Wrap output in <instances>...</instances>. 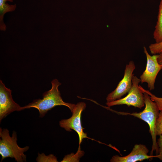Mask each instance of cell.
Here are the masks:
<instances>
[{"mask_svg": "<svg viewBox=\"0 0 162 162\" xmlns=\"http://www.w3.org/2000/svg\"><path fill=\"white\" fill-rule=\"evenodd\" d=\"M51 88L43 94L42 99L34 100L28 105L22 107V110L34 108L39 111V117H44L47 112L56 106H64L68 107L72 112L75 104L64 102L62 100L58 87L62 83L56 79L51 82Z\"/></svg>", "mask_w": 162, "mask_h": 162, "instance_id": "6da1fadb", "label": "cell"}, {"mask_svg": "<svg viewBox=\"0 0 162 162\" xmlns=\"http://www.w3.org/2000/svg\"><path fill=\"white\" fill-rule=\"evenodd\" d=\"M143 93L145 102L144 110L139 112L132 113L125 112H118L122 115H129L136 117L146 122L149 127V132L152 139V146L150 155H152L155 151L156 155L158 154V149L156 139V123L158 118L159 110L156 104L150 98L149 95L146 92L141 90Z\"/></svg>", "mask_w": 162, "mask_h": 162, "instance_id": "7a4b0ae2", "label": "cell"}, {"mask_svg": "<svg viewBox=\"0 0 162 162\" xmlns=\"http://www.w3.org/2000/svg\"><path fill=\"white\" fill-rule=\"evenodd\" d=\"M0 154L1 161L6 158H14L18 162L26 161V155L24 152L29 149L28 146L23 148L19 147L17 143V135L13 131L12 136L9 135L7 129L0 128Z\"/></svg>", "mask_w": 162, "mask_h": 162, "instance_id": "3957f363", "label": "cell"}, {"mask_svg": "<svg viewBox=\"0 0 162 162\" xmlns=\"http://www.w3.org/2000/svg\"><path fill=\"white\" fill-rule=\"evenodd\" d=\"M141 82L140 79L136 76H133L131 88L125 97L110 102L106 104L110 107L117 105H126L141 109L145 106V102L143 92L140 89L139 84Z\"/></svg>", "mask_w": 162, "mask_h": 162, "instance_id": "277c9868", "label": "cell"}, {"mask_svg": "<svg viewBox=\"0 0 162 162\" xmlns=\"http://www.w3.org/2000/svg\"><path fill=\"white\" fill-rule=\"evenodd\" d=\"M86 104L83 102L77 103L72 112V115L68 119L61 120L59 122L60 126L66 130L71 131L73 130L77 133L79 137V144L80 145L83 139L88 138L86 133L83 131L82 126L81 116L82 112L85 109Z\"/></svg>", "mask_w": 162, "mask_h": 162, "instance_id": "5b68a950", "label": "cell"}, {"mask_svg": "<svg viewBox=\"0 0 162 162\" xmlns=\"http://www.w3.org/2000/svg\"><path fill=\"white\" fill-rule=\"evenodd\" d=\"M143 49L146 58L147 63L145 70L140 75V79L142 83H147L148 89L153 90L154 89L157 76L162 69V65L158 62V54L151 56L145 46L143 47Z\"/></svg>", "mask_w": 162, "mask_h": 162, "instance_id": "8992f818", "label": "cell"}, {"mask_svg": "<svg viewBox=\"0 0 162 162\" xmlns=\"http://www.w3.org/2000/svg\"><path fill=\"white\" fill-rule=\"evenodd\" d=\"M134 61H130L126 65L123 78L119 82L116 88L109 93L106 98V102H110L120 99L128 93L131 89L133 73L135 69Z\"/></svg>", "mask_w": 162, "mask_h": 162, "instance_id": "52a82bcc", "label": "cell"}, {"mask_svg": "<svg viewBox=\"0 0 162 162\" xmlns=\"http://www.w3.org/2000/svg\"><path fill=\"white\" fill-rule=\"evenodd\" d=\"M12 91L7 88L0 80V121L15 111L22 110V107L14 102L11 95Z\"/></svg>", "mask_w": 162, "mask_h": 162, "instance_id": "ba28073f", "label": "cell"}, {"mask_svg": "<svg viewBox=\"0 0 162 162\" xmlns=\"http://www.w3.org/2000/svg\"><path fill=\"white\" fill-rule=\"evenodd\" d=\"M149 150L146 146L142 144L135 145L131 152L128 155L120 156L118 155L113 156L110 160L112 162H136L141 161L145 160L158 158V155H148Z\"/></svg>", "mask_w": 162, "mask_h": 162, "instance_id": "9c48e42d", "label": "cell"}, {"mask_svg": "<svg viewBox=\"0 0 162 162\" xmlns=\"http://www.w3.org/2000/svg\"><path fill=\"white\" fill-rule=\"evenodd\" d=\"M7 1L12 2L13 0H0V28L1 31H5L6 29L3 20L4 14L7 12L14 11L16 7V4L9 5L6 3Z\"/></svg>", "mask_w": 162, "mask_h": 162, "instance_id": "30bf717a", "label": "cell"}, {"mask_svg": "<svg viewBox=\"0 0 162 162\" xmlns=\"http://www.w3.org/2000/svg\"><path fill=\"white\" fill-rule=\"evenodd\" d=\"M153 37L155 43H158L162 41V0H161L159 6L157 21Z\"/></svg>", "mask_w": 162, "mask_h": 162, "instance_id": "8fae6325", "label": "cell"}, {"mask_svg": "<svg viewBox=\"0 0 162 162\" xmlns=\"http://www.w3.org/2000/svg\"><path fill=\"white\" fill-rule=\"evenodd\" d=\"M84 154V152L80 150L79 145L76 153L74 154L72 153L65 156L61 162H79L80 158Z\"/></svg>", "mask_w": 162, "mask_h": 162, "instance_id": "7c38bea8", "label": "cell"}, {"mask_svg": "<svg viewBox=\"0 0 162 162\" xmlns=\"http://www.w3.org/2000/svg\"><path fill=\"white\" fill-rule=\"evenodd\" d=\"M139 87L141 90L146 92L149 95L151 99L156 104L159 111L162 112V98L156 96L149 91L145 89L140 85H139Z\"/></svg>", "mask_w": 162, "mask_h": 162, "instance_id": "4fadbf2b", "label": "cell"}, {"mask_svg": "<svg viewBox=\"0 0 162 162\" xmlns=\"http://www.w3.org/2000/svg\"><path fill=\"white\" fill-rule=\"evenodd\" d=\"M37 162H58L56 157L53 154L46 156L44 153H38L36 159Z\"/></svg>", "mask_w": 162, "mask_h": 162, "instance_id": "5bb4252c", "label": "cell"}, {"mask_svg": "<svg viewBox=\"0 0 162 162\" xmlns=\"http://www.w3.org/2000/svg\"><path fill=\"white\" fill-rule=\"evenodd\" d=\"M149 50L153 55L158 54L162 51V41L158 43L150 44L149 46Z\"/></svg>", "mask_w": 162, "mask_h": 162, "instance_id": "9a60e30c", "label": "cell"}, {"mask_svg": "<svg viewBox=\"0 0 162 162\" xmlns=\"http://www.w3.org/2000/svg\"><path fill=\"white\" fill-rule=\"evenodd\" d=\"M156 133L157 136L162 134V112L160 111L156 123Z\"/></svg>", "mask_w": 162, "mask_h": 162, "instance_id": "2e32d148", "label": "cell"}, {"mask_svg": "<svg viewBox=\"0 0 162 162\" xmlns=\"http://www.w3.org/2000/svg\"><path fill=\"white\" fill-rule=\"evenodd\" d=\"M158 149V158L162 160V134L159 136V137L157 141Z\"/></svg>", "mask_w": 162, "mask_h": 162, "instance_id": "e0dca14e", "label": "cell"}, {"mask_svg": "<svg viewBox=\"0 0 162 162\" xmlns=\"http://www.w3.org/2000/svg\"><path fill=\"white\" fill-rule=\"evenodd\" d=\"M158 61L159 64L162 65V51L158 54Z\"/></svg>", "mask_w": 162, "mask_h": 162, "instance_id": "ac0fdd59", "label": "cell"}]
</instances>
